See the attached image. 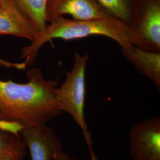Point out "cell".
<instances>
[{"instance_id":"6da1fadb","label":"cell","mask_w":160,"mask_h":160,"mask_svg":"<svg viewBox=\"0 0 160 160\" xmlns=\"http://www.w3.org/2000/svg\"><path fill=\"white\" fill-rule=\"evenodd\" d=\"M26 76L28 81L22 84L0 80V119L24 127L46 125L62 113L56 98L59 80H46L38 68Z\"/></svg>"},{"instance_id":"7a4b0ae2","label":"cell","mask_w":160,"mask_h":160,"mask_svg":"<svg viewBox=\"0 0 160 160\" xmlns=\"http://www.w3.org/2000/svg\"><path fill=\"white\" fill-rule=\"evenodd\" d=\"M91 36H103L116 41L120 46L137 45V37L129 25L112 17L78 20L58 17L47 24L37 33L34 40L21 49L20 58L27 67L34 64L40 49L47 42L55 39L75 40Z\"/></svg>"},{"instance_id":"3957f363","label":"cell","mask_w":160,"mask_h":160,"mask_svg":"<svg viewBox=\"0 0 160 160\" xmlns=\"http://www.w3.org/2000/svg\"><path fill=\"white\" fill-rule=\"evenodd\" d=\"M89 55L75 53L72 69L66 71L63 83L58 87L56 98L61 111L71 115L84 134L86 142L92 143L84 114L86 68Z\"/></svg>"},{"instance_id":"277c9868","label":"cell","mask_w":160,"mask_h":160,"mask_svg":"<svg viewBox=\"0 0 160 160\" xmlns=\"http://www.w3.org/2000/svg\"><path fill=\"white\" fill-rule=\"evenodd\" d=\"M138 48L160 52V0H133L129 25Z\"/></svg>"},{"instance_id":"5b68a950","label":"cell","mask_w":160,"mask_h":160,"mask_svg":"<svg viewBox=\"0 0 160 160\" xmlns=\"http://www.w3.org/2000/svg\"><path fill=\"white\" fill-rule=\"evenodd\" d=\"M133 160H160V117L154 116L132 126L129 135Z\"/></svg>"},{"instance_id":"8992f818","label":"cell","mask_w":160,"mask_h":160,"mask_svg":"<svg viewBox=\"0 0 160 160\" xmlns=\"http://www.w3.org/2000/svg\"><path fill=\"white\" fill-rule=\"evenodd\" d=\"M20 136L29 149L32 160H53L58 152L63 150L60 139L46 125L25 127Z\"/></svg>"},{"instance_id":"52a82bcc","label":"cell","mask_w":160,"mask_h":160,"mask_svg":"<svg viewBox=\"0 0 160 160\" xmlns=\"http://www.w3.org/2000/svg\"><path fill=\"white\" fill-rule=\"evenodd\" d=\"M64 15L78 20L111 16L96 0H46V23Z\"/></svg>"},{"instance_id":"ba28073f","label":"cell","mask_w":160,"mask_h":160,"mask_svg":"<svg viewBox=\"0 0 160 160\" xmlns=\"http://www.w3.org/2000/svg\"><path fill=\"white\" fill-rule=\"evenodd\" d=\"M14 36L32 42L37 35L33 25L13 0H0V36Z\"/></svg>"},{"instance_id":"9c48e42d","label":"cell","mask_w":160,"mask_h":160,"mask_svg":"<svg viewBox=\"0 0 160 160\" xmlns=\"http://www.w3.org/2000/svg\"><path fill=\"white\" fill-rule=\"evenodd\" d=\"M120 47L123 56L160 90V52L145 51L133 45Z\"/></svg>"},{"instance_id":"30bf717a","label":"cell","mask_w":160,"mask_h":160,"mask_svg":"<svg viewBox=\"0 0 160 160\" xmlns=\"http://www.w3.org/2000/svg\"><path fill=\"white\" fill-rule=\"evenodd\" d=\"M20 12L29 19L37 33L42 32L47 25L46 21V0H13Z\"/></svg>"},{"instance_id":"8fae6325","label":"cell","mask_w":160,"mask_h":160,"mask_svg":"<svg viewBox=\"0 0 160 160\" xmlns=\"http://www.w3.org/2000/svg\"><path fill=\"white\" fill-rule=\"evenodd\" d=\"M26 154L27 147L22 138L0 130V158L12 157L23 160Z\"/></svg>"},{"instance_id":"7c38bea8","label":"cell","mask_w":160,"mask_h":160,"mask_svg":"<svg viewBox=\"0 0 160 160\" xmlns=\"http://www.w3.org/2000/svg\"><path fill=\"white\" fill-rule=\"evenodd\" d=\"M110 16L130 25L133 0H96Z\"/></svg>"},{"instance_id":"4fadbf2b","label":"cell","mask_w":160,"mask_h":160,"mask_svg":"<svg viewBox=\"0 0 160 160\" xmlns=\"http://www.w3.org/2000/svg\"><path fill=\"white\" fill-rule=\"evenodd\" d=\"M53 160H77L71 158L69 157V155L66 154L65 152H63V150L60 151L58 152L55 155V157L53 158Z\"/></svg>"},{"instance_id":"5bb4252c","label":"cell","mask_w":160,"mask_h":160,"mask_svg":"<svg viewBox=\"0 0 160 160\" xmlns=\"http://www.w3.org/2000/svg\"><path fill=\"white\" fill-rule=\"evenodd\" d=\"M92 143H87L88 147L90 151V157H91V160H98L97 158L96 155L95 154L93 149H92Z\"/></svg>"},{"instance_id":"9a60e30c","label":"cell","mask_w":160,"mask_h":160,"mask_svg":"<svg viewBox=\"0 0 160 160\" xmlns=\"http://www.w3.org/2000/svg\"><path fill=\"white\" fill-rule=\"evenodd\" d=\"M11 65V63L10 61H7V60H5L4 59H2L0 58V66L2 67H5V68H8L10 67Z\"/></svg>"},{"instance_id":"2e32d148","label":"cell","mask_w":160,"mask_h":160,"mask_svg":"<svg viewBox=\"0 0 160 160\" xmlns=\"http://www.w3.org/2000/svg\"><path fill=\"white\" fill-rule=\"evenodd\" d=\"M0 160H19L14 158H12V157H3L0 158Z\"/></svg>"}]
</instances>
